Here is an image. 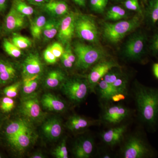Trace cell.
Wrapping results in <instances>:
<instances>
[{"label":"cell","instance_id":"f6af8a7d","mask_svg":"<svg viewBox=\"0 0 158 158\" xmlns=\"http://www.w3.org/2000/svg\"><path fill=\"white\" fill-rule=\"evenodd\" d=\"M9 0H0V13H3L7 10Z\"/></svg>","mask_w":158,"mask_h":158},{"label":"cell","instance_id":"e0dca14e","mask_svg":"<svg viewBox=\"0 0 158 158\" xmlns=\"http://www.w3.org/2000/svg\"><path fill=\"white\" fill-rule=\"evenodd\" d=\"M94 150V142L90 138H82L76 141L73 153L77 158H90Z\"/></svg>","mask_w":158,"mask_h":158},{"label":"cell","instance_id":"cb8c5ba5","mask_svg":"<svg viewBox=\"0 0 158 158\" xmlns=\"http://www.w3.org/2000/svg\"><path fill=\"white\" fill-rule=\"evenodd\" d=\"M40 75L23 78L22 82L21 90L24 96L34 93L39 85Z\"/></svg>","mask_w":158,"mask_h":158},{"label":"cell","instance_id":"ab89813d","mask_svg":"<svg viewBox=\"0 0 158 158\" xmlns=\"http://www.w3.org/2000/svg\"><path fill=\"white\" fill-rule=\"evenodd\" d=\"M150 48L154 53L158 55V31L153 36L151 43Z\"/></svg>","mask_w":158,"mask_h":158},{"label":"cell","instance_id":"f546056e","mask_svg":"<svg viewBox=\"0 0 158 158\" xmlns=\"http://www.w3.org/2000/svg\"><path fill=\"white\" fill-rule=\"evenodd\" d=\"M126 17L125 10L118 6L111 7L106 14V19L109 20H119Z\"/></svg>","mask_w":158,"mask_h":158},{"label":"cell","instance_id":"ee69618b","mask_svg":"<svg viewBox=\"0 0 158 158\" xmlns=\"http://www.w3.org/2000/svg\"><path fill=\"white\" fill-rule=\"evenodd\" d=\"M31 5L36 6H43L46 3L50 2L51 0H27Z\"/></svg>","mask_w":158,"mask_h":158},{"label":"cell","instance_id":"4dcf8cb0","mask_svg":"<svg viewBox=\"0 0 158 158\" xmlns=\"http://www.w3.org/2000/svg\"><path fill=\"white\" fill-rule=\"evenodd\" d=\"M10 40L20 49L28 48L31 47L32 44L31 40L28 37H24L16 33L11 34Z\"/></svg>","mask_w":158,"mask_h":158},{"label":"cell","instance_id":"11a10c76","mask_svg":"<svg viewBox=\"0 0 158 158\" xmlns=\"http://www.w3.org/2000/svg\"><path fill=\"white\" fill-rule=\"evenodd\" d=\"M116 1H122V0H116Z\"/></svg>","mask_w":158,"mask_h":158},{"label":"cell","instance_id":"60d3db41","mask_svg":"<svg viewBox=\"0 0 158 158\" xmlns=\"http://www.w3.org/2000/svg\"><path fill=\"white\" fill-rule=\"evenodd\" d=\"M64 52L66 54V56L68 57L69 60L75 63L76 62V56L73 51V49L71 47L70 44H67L66 45V48L64 49Z\"/></svg>","mask_w":158,"mask_h":158},{"label":"cell","instance_id":"b9f144b4","mask_svg":"<svg viewBox=\"0 0 158 158\" xmlns=\"http://www.w3.org/2000/svg\"><path fill=\"white\" fill-rule=\"evenodd\" d=\"M60 59H61V61L62 65L65 68L70 69L72 67L73 63L71 62L69 59H68L64 52Z\"/></svg>","mask_w":158,"mask_h":158},{"label":"cell","instance_id":"4316f807","mask_svg":"<svg viewBox=\"0 0 158 158\" xmlns=\"http://www.w3.org/2000/svg\"><path fill=\"white\" fill-rule=\"evenodd\" d=\"M97 86L98 87L100 96L105 100H111L113 95L117 93L113 87L104 80H101Z\"/></svg>","mask_w":158,"mask_h":158},{"label":"cell","instance_id":"5bb4252c","mask_svg":"<svg viewBox=\"0 0 158 158\" xmlns=\"http://www.w3.org/2000/svg\"><path fill=\"white\" fill-rule=\"evenodd\" d=\"M18 70L15 63L0 55V88L15 82Z\"/></svg>","mask_w":158,"mask_h":158},{"label":"cell","instance_id":"603a6c76","mask_svg":"<svg viewBox=\"0 0 158 158\" xmlns=\"http://www.w3.org/2000/svg\"><path fill=\"white\" fill-rule=\"evenodd\" d=\"M60 20L57 19L56 18H52L47 20L43 31L42 35L45 41L53 39L58 34Z\"/></svg>","mask_w":158,"mask_h":158},{"label":"cell","instance_id":"836d02e7","mask_svg":"<svg viewBox=\"0 0 158 158\" xmlns=\"http://www.w3.org/2000/svg\"><path fill=\"white\" fill-rule=\"evenodd\" d=\"M15 106L14 99L4 96L0 99V110L4 114L10 113Z\"/></svg>","mask_w":158,"mask_h":158},{"label":"cell","instance_id":"8992f818","mask_svg":"<svg viewBox=\"0 0 158 158\" xmlns=\"http://www.w3.org/2000/svg\"><path fill=\"white\" fill-rule=\"evenodd\" d=\"M150 146L139 136H131L128 138L122 150L124 158H145L152 156Z\"/></svg>","mask_w":158,"mask_h":158},{"label":"cell","instance_id":"9a60e30c","mask_svg":"<svg viewBox=\"0 0 158 158\" xmlns=\"http://www.w3.org/2000/svg\"><path fill=\"white\" fill-rule=\"evenodd\" d=\"M41 129L44 135L48 140L57 141L62 135V121L58 117H52L43 124Z\"/></svg>","mask_w":158,"mask_h":158},{"label":"cell","instance_id":"7dc6e473","mask_svg":"<svg viewBox=\"0 0 158 158\" xmlns=\"http://www.w3.org/2000/svg\"><path fill=\"white\" fill-rule=\"evenodd\" d=\"M6 119V116H5V114H3L0 110V133H1V130H2V127L3 124H4V122L5 121Z\"/></svg>","mask_w":158,"mask_h":158},{"label":"cell","instance_id":"52a82bcc","mask_svg":"<svg viewBox=\"0 0 158 158\" xmlns=\"http://www.w3.org/2000/svg\"><path fill=\"white\" fill-rule=\"evenodd\" d=\"M34 93L22 98L19 112L28 121L38 122L42 120L45 115L41 109L38 96Z\"/></svg>","mask_w":158,"mask_h":158},{"label":"cell","instance_id":"f5cc1de1","mask_svg":"<svg viewBox=\"0 0 158 158\" xmlns=\"http://www.w3.org/2000/svg\"><path fill=\"white\" fill-rule=\"evenodd\" d=\"M1 33H2V26H1L0 25V34Z\"/></svg>","mask_w":158,"mask_h":158},{"label":"cell","instance_id":"ba28073f","mask_svg":"<svg viewBox=\"0 0 158 158\" xmlns=\"http://www.w3.org/2000/svg\"><path fill=\"white\" fill-rule=\"evenodd\" d=\"M147 37L141 32L133 34L126 43L123 49L125 56L131 60L141 59L145 52Z\"/></svg>","mask_w":158,"mask_h":158},{"label":"cell","instance_id":"ac0fdd59","mask_svg":"<svg viewBox=\"0 0 158 158\" xmlns=\"http://www.w3.org/2000/svg\"><path fill=\"white\" fill-rule=\"evenodd\" d=\"M127 129L126 125H122L105 131L101 135L102 140L109 146L116 145L122 141Z\"/></svg>","mask_w":158,"mask_h":158},{"label":"cell","instance_id":"1f68e13d","mask_svg":"<svg viewBox=\"0 0 158 158\" xmlns=\"http://www.w3.org/2000/svg\"><path fill=\"white\" fill-rule=\"evenodd\" d=\"M21 85V82H15L4 87L2 90V93L4 96L14 98L17 96Z\"/></svg>","mask_w":158,"mask_h":158},{"label":"cell","instance_id":"f1b7e54d","mask_svg":"<svg viewBox=\"0 0 158 158\" xmlns=\"http://www.w3.org/2000/svg\"><path fill=\"white\" fill-rule=\"evenodd\" d=\"M11 6L25 16H30L34 14V10L33 7L28 5L23 0H12Z\"/></svg>","mask_w":158,"mask_h":158},{"label":"cell","instance_id":"ffe728a7","mask_svg":"<svg viewBox=\"0 0 158 158\" xmlns=\"http://www.w3.org/2000/svg\"><path fill=\"white\" fill-rule=\"evenodd\" d=\"M43 6L46 12L54 18L64 16L69 12L68 5L63 1H51Z\"/></svg>","mask_w":158,"mask_h":158},{"label":"cell","instance_id":"db71d44e","mask_svg":"<svg viewBox=\"0 0 158 158\" xmlns=\"http://www.w3.org/2000/svg\"><path fill=\"white\" fill-rule=\"evenodd\" d=\"M3 156L2 155V154L1 153V152H0V158H3Z\"/></svg>","mask_w":158,"mask_h":158},{"label":"cell","instance_id":"d590c367","mask_svg":"<svg viewBox=\"0 0 158 158\" xmlns=\"http://www.w3.org/2000/svg\"><path fill=\"white\" fill-rule=\"evenodd\" d=\"M124 5L127 9L137 11L140 15H143L138 0H126L124 2Z\"/></svg>","mask_w":158,"mask_h":158},{"label":"cell","instance_id":"e575fe53","mask_svg":"<svg viewBox=\"0 0 158 158\" xmlns=\"http://www.w3.org/2000/svg\"><path fill=\"white\" fill-rule=\"evenodd\" d=\"M53 155L57 158H68V152L66 147V141L62 140L52 152Z\"/></svg>","mask_w":158,"mask_h":158},{"label":"cell","instance_id":"4fadbf2b","mask_svg":"<svg viewBox=\"0 0 158 158\" xmlns=\"http://www.w3.org/2000/svg\"><path fill=\"white\" fill-rule=\"evenodd\" d=\"M43 65L39 54L30 53L22 65V75L23 78L40 75L43 71Z\"/></svg>","mask_w":158,"mask_h":158},{"label":"cell","instance_id":"83f0119b","mask_svg":"<svg viewBox=\"0 0 158 158\" xmlns=\"http://www.w3.org/2000/svg\"><path fill=\"white\" fill-rule=\"evenodd\" d=\"M2 43L3 49L9 56L17 59L19 58L22 55L21 49L12 43L10 40L4 38Z\"/></svg>","mask_w":158,"mask_h":158},{"label":"cell","instance_id":"484cf974","mask_svg":"<svg viewBox=\"0 0 158 158\" xmlns=\"http://www.w3.org/2000/svg\"><path fill=\"white\" fill-rule=\"evenodd\" d=\"M47 19L44 15H40L31 21L30 30L31 35L34 39H39L42 34Z\"/></svg>","mask_w":158,"mask_h":158},{"label":"cell","instance_id":"c3c4849f","mask_svg":"<svg viewBox=\"0 0 158 158\" xmlns=\"http://www.w3.org/2000/svg\"><path fill=\"white\" fill-rule=\"evenodd\" d=\"M153 73L155 77L158 79V63H155L152 65Z\"/></svg>","mask_w":158,"mask_h":158},{"label":"cell","instance_id":"6da1fadb","mask_svg":"<svg viewBox=\"0 0 158 158\" xmlns=\"http://www.w3.org/2000/svg\"><path fill=\"white\" fill-rule=\"evenodd\" d=\"M135 96L141 121L148 127L155 128L158 124V88L137 83Z\"/></svg>","mask_w":158,"mask_h":158},{"label":"cell","instance_id":"816d5d0a","mask_svg":"<svg viewBox=\"0 0 158 158\" xmlns=\"http://www.w3.org/2000/svg\"><path fill=\"white\" fill-rule=\"evenodd\" d=\"M111 157V156L110 155L106 154L105 155L103 156L102 158H110Z\"/></svg>","mask_w":158,"mask_h":158},{"label":"cell","instance_id":"681fc988","mask_svg":"<svg viewBox=\"0 0 158 158\" xmlns=\"http://www.w3.org/2000/svg\"><path fill=\"white\" fill-rule=\"evenodd\" d=\"M45 157V156L42 153L39 152L34 153V154L32 155L30 157V158H44Z\"/></svg>","mask_w":158,"mask_h":158},{"label":"cell","instance_id":"3957f363","mask_svg":"<svg viewBox=\"0 0 158 158\" xmlns=\"http://www.w3.org/2000/svg\"><path fill=\"white\" fill-rule=\"evenodd\" d=\"M140 15H136L131 19L116 23H104L102 35L106 41L112 44H116L127 34L140 27L141 19Z\"/></svg>","mask_w":158,"mask_h":158},{"label":"cell","instance_id":"7bdbcfd3","mask_svg":"<svg viewBox=\"0 0 158 158\" xmlns=\"http://www.w3.org/2000/svg\"><path fill=\"white\" fill-rule=\"evenodd\" d=\"M125 98V94L122 93H116L112 97L111 100L114 102H118L120 101L124 100Z\"/></svg>","mask_w":158,"mask_h":158},{"label":"cell","instance_id":"44dd1931","mask_svg":"<svg viewBox=\"0 0 158 158\" xmlns=\"http://www.w3.org/2000/svg\"><path fill=\"white\" fill-rule=\"evenodd\" d=\"M95 121H91L79 115L71 116L66 123L67 128L73 132H78L88 128L94 124Z\"/></svg>","mask_w":158,"mask_h":158},{"label":"cell","instance_id":"30bf717a","mask_svg":"<svg viewBox=\"0 0 158 158\" xmlns=\"http://www.w3.org/2000/svg\"><path fill=\"white\" fill-rule=\"evenodd\" d=\"M117 67H119V65L113 60H103L95 64L87 79L90 92H95V88L102 79L111 69Z\"/></svg>","mask_w":158,"mask_h":158},{"label":"cell","instance_id":"2e32d148","mask_svg":"<svg viewBox=\"0 0 158 158\" xmlns=\"http://www.w3.org/2000/svg\"><path fill=\"white\" fill-rule=\"evenodd\" d=\"M129 114V110L126 107L121 105H115L106 110L103 115V119L110 124H117L125 119Z\"/></svg>","mask_w":158,"mask_h":158},{"label":"cell","instance_id":"f35d334b","mask_svg":"<svg viewBox=\"0 0 158 158\" xmlns=\"http://www.w3.org/2000/svg\"><path fill=\"white\" fill-rule=\"evenodd\" d=\"M90 4L91 9L97 13H103L106 9L98 0H90Z\"/></svg>","mask_w":158,"mask_h":158},{"label":"cell","instance_id":"8d00e7d4","mask_svg":"<svg viewBox=\"0 0 158 158\" xmlns=\"http://www.w3.org/2000/svg\"><path fill=\"white\" fill-rule=\"evenodd\" d=\"M44 59L49 64H54L57 62V59L54 56L51 50V46H49L44 50L43 53Z\"/></svg>","mask_w":158,"mask_h":158},{"label":"cell","instance_id":"f907efd6","mask_svg":"<svg viewBox=\"0 0 158 158\" xmlns=\"http://www.w3.org/2000/svg\"><path fill=\"white\" fill-rule=\"evenodd\" d=\"M99 2L102 4V6L106 8L107 5L108 0H98Z\"/></svg>","mask_w":158,"mask_h":158},{"label":"cell","instance_id":"d4e9b609","mask_svg":"<svg viewBox=\"0 0 158 158\" xmlns=\"http://www.w3.org/2000/svg\"><path fill=\"white\" fill-rule=\"evenodd\" d=\"M145 15L151 26L156 25L158 23V0H148Z\"/></svg>","mask_w":158,"mask_h":158},{"label":"cell","instance_id":"bcb514c9","mask_svg":"<svg viewBox=\"0 0 158 158\" xmlns=\"http://www.w3.org/2000/svg\"><path fill=\"white\" fill-rule=\"evenodd\" d=\"M72 1L80 7H85L86 6V0H72Z\"/></svg>","mask_w":158,"mask_h":158},{"label":"cell","instance_id":"277c9868","mask_svg":"<svg viewBox=\"0 0 158 158\" xmlns=\"http://www.w3.org/2000/svg\"><path fill=\"white\" fill-rule=\"evenodd\" d=\"M75 34L80 39L97 43L99 40V32L96 21L90 15L75 12Z\"/></svg>","mask_w":158,"mask_h":158},{"label":"cell","instance_id":"7c38bea8","mask_svg":"<svg viewBox=\"0 0 158 158\" xmlns=\"http://www.w3.org/2000/svg\"><path fill=\"white\" fill-rule=\"evenodd\" d=\"M75 16V12L69 11L60 20L57 38L63 45L70 44L74 35Z\"/></svg>","mask_w":158,"mask_h":158},{"label":"cell","instance_id":"7a4b0ae2","mask_svg":"<svg viewBox=\"0 0 158 158\" xmlns=\"http://www.w3.org/2000/svg\"><path fill=\"white\" fill-rule=\"evenodd\" d=\"M73 50L76 56L75 65L80 70L88 69L94 64L104 60L107 56L106 52L102 48L79 41L74 43Z\"/></svg>","mask_w":158,"mask_h":158},{"label":"cell","instance_id":"8fae6325","mask_svg":"<svg viewBox=\"0 0 158 158\" xmlns=\"http://www.w3.org/2000/svg\"><path fill=\"white\" fill-rule=\"evenodd\" d=\"M26 17L11 6V9L4 19L2 26V33L8 35L16 33L23 28L26 25Z\"/></svg>","mask_w":158,"mask_h":158},{"label":"cell","instance_id":"5b68a950","mask_svg":"<svg viewBox=\"0 0 158 158\" xmlns=\"http://www.w3.org/2000/svg\"><path fill=\"white\" fill-rule=\"evenodd\" d=\"M62 92L73 102H81L87 97L90 91L88 80L80 78L66 80L62 85Z\"/></svg>","mask_w":158,"mask_h":158},{"label":"cell","instance_id":"d6986e66","mask_svg":"<svg viewBox=\"0 0 158 158\" xmlns=\"http://www.w3.org/2000/svg\"><path fill=\"white\" fill-rule=\"evenodd\" d=\"M40 103L46 110L53 112H62L66 109L65 103L58 97L51 93L44 94Z\"/></svg>","mask_w":158,"mask_h":158},{"label":"cell","instance_id":"7402d4cb","mask_svg":"<svg viewBox=\"0 0 158 158\" xmlns=\"http://www.w3.org/2000/svg\"><path fill=\"white\" fill-rule=\"evenodd\" d=\"M66 79L63 72L59 69H53L47 74L44 81V87L48 89H54L62 86Z\"/></svg>","mask_w":158,"mask_h":158},{"label":"cell","instance_id":"74e56055","mask_svg":"<svg viewBox=\"0 0 158 158\" xmlns=\"http://www.w3.org/2000/svg\"><path fill=\"white\" fill-rule=\"evenodd\" d=\"M51 50L54 56L57 59L61 58L64 53V49L62 44L59 42H55L51 46Z\"/></svg>","mask_w":158,"mask_h":158},{"label":"cell","instance_id":"d6a6232c","mask_svg":"<svg viewBox=\"0 0 158 158\" xmlns=\"http://www.w3.org/2000/svg\"><path fill=\"white\" fill-rule=\"evenodd\" d=\"M114 88L117 93H122L127 95V79L122 74L115 80L113 84L110 85Z\"/></svg>","mask_w":158,"mask_h":158},{"label":"cell","instance_id":"9c48e42d","mask_svg":"<svg viewBox=\"0 0 158 158\" xmlns=\"http://www.w3.org/2000/svg\"><path fill=\"white\" fill-rule=\"evenodd\" d=\"M36 137L35 131L32 127L3 140L10 150L17 153L23 151L30 147L35 141Z\"/></svg>","mask_w":158,"mask_h":158}]
</instances>
